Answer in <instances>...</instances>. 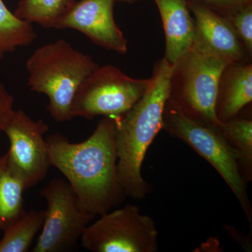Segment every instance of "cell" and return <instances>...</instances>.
I'll list each match as a JSON object with an SVG mask.
<instances>
[{
	"label": "cell",
	"instance_id": "cell-11",
	"mask_svg": "<svg viewBox=\"0 0 252 252\" xmlns=\"http://www.w3.org/2000/svg\"><path fill=\"white\" fill-rule=\"evenodd\" d=\"M189 7L195 22L194 46L230 64L243 61L245 48L228 18L198 1H191Z\"/></svg>",
	"mask_w": 252,
	"mask_h": 252
},
{
	"label": "cell",
	"instance_id": "cell-3",
	"mask_svg": "<svg viewBox=\"0 0 252 252\" xmlns=\"http://www.w3.org/2000/svg\"><path fill=\"white\" fill-rule=\"evenodd\" d=\"M98 67L91 56L61 39L41 46L28 59V85L49 97L48 111L56 122H69L78 88Z\"/></svg>",
	"mask_w": 252,
	"mask_h": 252
},
{
	"label": "cell",
	"instance_id": "cell-4",
	"mask_svg": "<svg viewBox=\"0 0 252 252\" xmlns=\"http://www.w3.org/2000/svg\"><path fill=\"white\" fill-rule=\"evenodd\" d=\"M230 63L193 46L175 66L167 102L195 122L218 130L216 107L222 74Z\"/></svg>",
	"mask_w": 252,
	"mask_h": 252
},
{
	"label": "cell",
	"instance_id": "cell-6",
	"mask_svg": "<svg viewBox=\"0 0 252 252\" xmlns=\"http://www.w3.org/2000/svg\"><path fill=\"white\" fill-rule=\"evenodd\" d=\"M149 82L150 79L128 77L114 66H99L78 88L71 108L72 117H122L143 95Z\"/></svg>",
	"mask_w": 252,
	"mask_h": 252
},
{
	"label": "cell",
	"instance_id": "cell-20",
	"mask_svg": "<svg viewBox=\"0 0 252 252\" xmlns=\"http://www.w3.org/2000/svg\"><path fill=\"white\" fill-rule=\"evenodd\" d=\"M14 97L0 81V131H2L14 114Z\"/></svg>",
	"mask_w": 252,
	"mask_h": 252
},
{
	"label": "cell",
	"instance_id": "cell-5",
	"mask_svg": "<svg viewBox=\"0 0 252 252\" xmlns=\"http://www.w3.org/2000/svg\"><path fill=\"white\" fill-rule=\"evenodd\" d=\"M190 146L215 167L235 194L252 225V207L238 159L219 130L195 122L167 102L162 127Z\"/></svg>",
	"mask_w": 252,
	"mask_h": 252
},
{
	"label": "cell",
	"instance_id": "cell-14",
	"mask_svg": "<svg viewBox=\"0 0 252 252\" xmlns=\"http://www.w3.org/2000/svg\"><path fill=\"white\" fill-rule=\"evenodd\" d=\"M21 181L10 169L7 153L0 157V230H4L26 211Z\"/></svg>",
	"mask_w": 252,
	"mask_h": 252
},
{
	"label": "cell",
	"instance_id": "cell-2",
	"mask_svg": "<svg viewBox=\"0 0 252 252\" xmlns=\"http://www.w3.org/2000/svg\"><path fill=\"white\" fill-rule=\"evenodd\" d=\"M175 69L162 59L156 64L143 95L126 114L112 119L118 176L126 197L142 200L152 191V186L142 177V167L149 146L162 129Z\"/></svg>",
	"mask_w": 252,
	"mask_h": 252
},
{
	"label": "cell",
	"instance_id": "cell-7",
	"mask_svg": "<svg viewBox=\"0 0 252 252\" xmlns=\"http://www.w3.org/2000/svg\"><path fill=\"white\" fill-rule=\"evenodd\" d=\"M157 225L152 217L127 205L107 212L84 230L83 248L94 252H156L158 250Z\"/></svg>",
	"mask_w": 252,
	"mask_h": 252
},
{
	"label": "cell",
	"instance_id": "cell-1",
	"mask_svg": "<svg viewBox=\"0 0 252 252\" xmlns=\"http://www.w3.org/2000/svg\"><path fill=\"white\" fill-rule=\"evenodd\" d=\"M46 142L51 165L67 179L83 211L100 216L124 201L112 119L104 117L84 142L72 143L55 133Z\"/></svg>",
	"mask_w": 252,
	"mask_h": 252
},
{
	"label": "cell",
	"instance_id": "cell-8",
	"mask_svg": "<svg viewBox=\"0 0 252 252\" xmlns=\"http://www.w3.org/2000/svg\"><path fill=\"white\" fill-rule=\"evenodd\" d=\"M39 195L47 202L44 224L33 252H59L77 245L94 218L83 211L67 181L54 179Z\"/></svg>",
	"mask_w": 252,
	"mask_h": 252
},
{
	"label": "cell",
	"instance_id": "cell-18",
	"mask_svg": "<svg viewBox=\"0 0 252 252\" xmlns=\"http://www.w3.org/2000/svg\"><path fill=\"white\" fill-rule=\"evenodd\" d=\"M36 36L32 23L18 18L0 0V61L7 53L32 44Z\"/></svg>",
	"mask_w": 252,
	"mask_h": 252
},
{
	"label": "cell",
	"instance_id": "cell-9",
	"mask_svg": "<svg viewBox=\"0 0 252 252\" xmlns=\"http://www.w3.org/2000/svg\"><path fill=\"white\" fill-rule=\"evenodd\" d=\"M49 126L34 121L23 110L15 111L4 131L10 142L8 162L11 171L26 190L44 180L51 166L44 134Z\"/></svg>",
	"mask_w": 252,
	"mask_h": 252
},
{
	"label": "cell",
	"instance_id": "cell-10",
	"mask_svg": "<svg viewBox=\"0 0 252 252\" xmlns=\"http://www.w3.org/2000/svg\"><path fill=\"white\" fill-rule=\"evenodd\" d=\"M116 0H81L56 25L57 29L81 32L94 44L119 54L127 52V41L114 18Z\"/></svg>",
	"mask_w": 252,
	"mask_h": 252
},
{
	"label": "cell",
	"instance_id": "cell-13",
	"mask_svg": "<svg viewBox=\"0 0 252 252\" xmlns=\"http://www.w3.org/2000/svg\"><path fill=\"white\" fill-rule=\"evenodd\" d=\"M240 63L228 64L220 79L216 107L220 122L236 117L252 100V64Z\"/></svg>",
	"mask_w": 252,
	"mask_h": 252
},
{
	"label": "cell",
	"instance_id": "cell-19",
	"mask_svg": "<svg viewBox=\"0 0 252 252\" xmlns=\"http://www.w3.org/2000/svg\"><path fill=\"white\" fill-rule=\"evenodd\" d=\"M230 23L239 39L249 53L252 52V6L249 3L230 13Z\"/></svg>",
	"mask_w": 252,
	"mask_h": 252
},
{
	"label": "cell",
	"instance_id": "cell-12",
	"mask_svg": "<svg viewBox=\"0 0 252 252\" xmlns=\"http://www.w3.org/2000/svg\"><path fill=\"white\" fill-rule=\"evenodd\" d=\"M161 16L165 36V59L176 66L193 47L195 22L187 0H154Z\"/></svg>",
	"mask_w": 252,
	"mask_h": 252
},
{
	"label": "cell",
	"instance_id": "cell-15",
	"mask_svg": "<svg viewBox=\"0 0 252 252\" xmlns=\"http://www.w3.org/2000/svg\"><path fill=\"white\" fill-rule=\"evenodd\" d=\"M238 157L245 182L252 178V121L247 118H233L221 122L218 128Z\"/></svg>",
	"mask_w": 252,
	"mask_h": 252
},
{
	"label": "cell",
	"instance_id": "cell-21",
	"mask_svg": "<svg viewBox=\"0 0 252 252\" xmlns=\"http://www.w3.org/2000/svg\"><path fill=\"white\" fill-rule=\"evenodd\" d=\"M201 1L212 6L227 10L230 14L240 6L249 4L251 0H201Z\"/></svg>",
	"mask_w": 252,
	"mask_h": 252
},
{
	"label": "cell",
	"instance_id": "cell-16",
	"mask_svg": "<svg viewBox=\"0 0 252 252\" xmlns=\"http://www.w3.org/2000/svg\"><path fill=\"white\" fill-rule=\"evenodd\" d=\"M45 211L31 210L23 212L4 228L0 240V252H26L36 233L42 228Z\"/></svg>",
	"mask_w": 252,
	"mask_h": 252
},
{
	"label": "cell",
	"instance_id": "cell-17",
	"mask_svg": "<svg viewBox=\"0 0 252 252\" xmlns=\"http://www.w3.org/2000/svg\"><path fill=\"white\" fill-rule=\"evenodd\" d=\"M75 2V0H21L14 14L27 22L55 28Z\"/></svg>",
	"mask_w": 252,
	"mask_h": 252
}]
</instances>
